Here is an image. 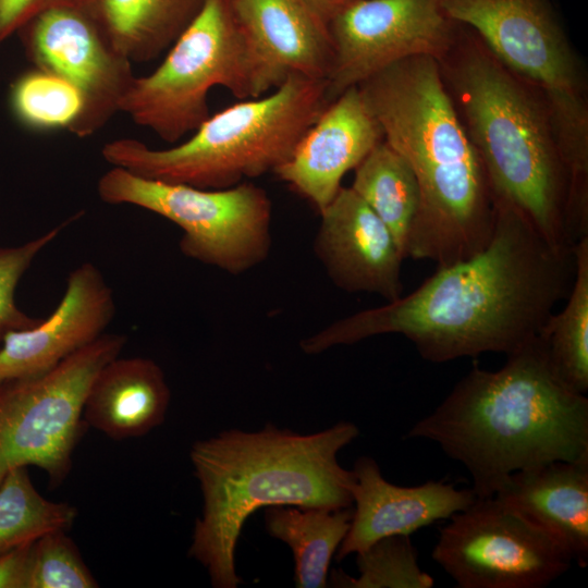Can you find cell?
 I'll list each match as a JSON object with an SVG mask.
<instances>
[{
	"instance_id": "1f68e13d",
	"label": "cell",
	"mask_w": 588,
	"mask_h": 588,
	"mask_svg": "<svg viewBox=\"0 0 588 588\" xmlns=\"http://www.w3.org/2000/svg\"><path fill=\"white\" fill-rule=\"evenodd\" d=\"M327 21L329 20L350 0H307Z\"/></svg>"
},
{
	"instance_id": "7402d4cb",
	"label": "cell",
	"mask_w": 588,
	"mask_h": 588,
	"mask_svg": "<svg viewBox=\"0 0 588 588\" xmlns=\"http://www.w3.org/2000/svg\"><path fill=\"white\" fill-rule=\"evenodd\" d=\"M353 509L269 506L265 511L268 534L292 550L294 583L298 588L327 586L328 569L334 552L346 536Z\"/></svg>"
},
{
	"instance_id": "8992f818",
	"label": "cell",
	"mask_w": 588,
	"mask_h": 588,
	"mask_svg": "<svg viewBox=\"0 0 588 588\" xmlns=\"http://www.w3.org/2000/svg\"><path fill=\"white\" fill-rule=\"evenodd\" d=\"M328 105L326 81L292 75L266 96L210 115L181 144L155 149L119 138L106 143L101 155L145 179L224 189L285 162Z\"/></svg>"
},
{
	"instance_id": "6da1fadb",
	"label": "cell",
	"mask_w": 588,
	"mask_h": 588,
	"mask_svg": "<svg viewBox=\"0 0 588 588\" xmlns=\"http://www.w3.org/2000/svg\"><path fill=\"white\" fill-rule=\"evenodd\" d=\"M575 277L573 249L552 247L514 208L494 203L479 253L437 267L416 290L339 319L301 342L314 355L379 334H401L431 363L518 350L538 335Z\"/></svg>"
},
{
	"instance_id": "277c9868",
	"label": "cell",
	"mask_w": 588,
	"mask_h": 588,
	"mask_svg": "<svg viewBox=\"0 0 588 588\" xmlns=\"http://www.w3.org/2000/svg\"><path fill=\"white\" fill-rule=\"evenodd\" d=\"M350 421L311 434L267 425L195 442L189 452L203 493L188 555L216 588H236L235 548L246 518L260 507L345 509L353 505V470L338 453L358 437Z\"/></svg>"
},
{
	"instance_id": "cb8c5ba5",
	"label": "cell",
	"mask_w": 588,
	"mask_h": 588,
	"mask_svg": "<svg viewBox=\"0 0 588 588\" xmlns=\"http://www.w3.org/2000/svg\"><path fill=\"white\" fill-rule=\"evenodd\" d=\"M575 277L563 309L552 313L538 335L556 376L572 390L588 391V235L573 248Z\"/></svg>"
},
{
	"instance_id": "ffe728a7",
	"label": "cell",
	"mask_w": 588,
	"mask_h": 588,
	"mask_svg": "<svg viewBox=\"0 0 588 588\" xmlns=\"http://www.w3.org/2000/svg\"><path fill=\"white\" fill-rule=\"evenodd\" d=\"M170 399L164 372L155 360L119 355L93 379L83 421L113 440L139 438L163 422Z\"/></svg>"
},
{
	"instance_id": "3957f363",
	"label": "cell",
	"mask_w": 588,
	"mask_h": 588,
	"mask_svg": "<svg viewBox=\"0 0 588 588\" xmlns=\"http://www.w3.org/2000/svg\"><path fill=\"white\" fill-rule=\"evenodd\" d=\"M357 88L383 139L407 161L418 182L420 207L405 259L443 267L482 250L493 232V197L438 60L417 56L397 61Z\"/></svg>"
},
{
	"instance_id": "5b68a950",
	"label": "cell",
	"mask_w": 588,
	"mask_h": 588,
	"mask_svg": "<svg viewBox=\"0 0 588 588\" xmlns=\"http://www.w3.org/2000/svg\"><path fill=\"white\" fill-rule=\"evenodd\" d=\"M438 63L493 203L517 210L552 247L573 249L566 228L568 175L541 96L464 24Z\"/></svg>"
},
{
	"instance_id": "4316f807",
	"label": "cell",
	"mask_w": 588,
	"mask_h": 588,
	"mask_svg": "<svg viewBox=\"0 0 588 588\" xmlns=\"http://www.w3.org/2000/svg\"><path fill=\"white\" fill-rule=\"evenodd\" d=\"M359 576L333 572L335 587L348 588H431L434 579L420 568L418 552L409 536L382 538L356 553Z\"/></svg>"
},
{
	"instance_id": "484cf974",
	"label": "cell",
	"mask_w": 588,
	"mask_h": 588,
	"mask_svg": "<svg viewBox=\"0 0 588 588\" xmlns=\"http://www.w3.org/2000/svg\"><path fill=\"white\" fill-rule=\"evenodd\" d=\"M9 102L13 115L22 125L41 132H70L83 109L82 97L73 85L36 68L14 79Z\"/></svg>"
},
{
	"instance_id": "5bb4252c",
	"label": "cell",
	"mask_w": 588,
	"mask_h": 588,
	"mask_svg": "<svg viewBox=\"0 0 588 588\" xmlns=\"http://www.w3.org/2000/svg\"><path fill=\"white\" fill-rule=\"evenodd\" d=\"M250 66L253 98L290 76L326 81L333 49L328 22L307 0H233Z\"/></svg>"
},
{
	"instance_id": "e0dca14e",
	"label": "cell",
	"mask_w": 588,
	"mask_h": 588,
	"mask_svg": "<svg viewBox=\"0 0 588 588\" xmlns=\"http://www.w3.org/2000/svg\"><path fill=\"white\" fill-rule=\"evenodd\" d=\"M382 140L378 121L354 86L329 102L273 173L320 211L342 187L345 173Z\"/></svg>"
},
{
	"instance_id": "4fadbf2b",
	"label": "cell",
	"mask_w": 588,
	"mask_h": 588,
	"mask_svg": "<svg viewBox=\"0 0 588 588\" xmlns=\"http://www.w3.org/2000/svg\"><path fill=\"white\" fill-rule=\"evenodd\" d=\"M16 35L34 68L63 78L79 93L83 109L70 133L91 136L119 112L135 77L132 62L110 44L82 0L40 11Z\"/></svg>"
},
{
	"instance_id": "7a4b0ae2",
	"label": "cell",
	"mask_w": 588,
	"mask_h": 588,
	"mask_svg": "<svg viewBox=\"0 0 588 588\" xmlns=\"http://www.w3.org/2000/svg\"><path fill=\"white\" fill-rule=\"evenodd\" d=\"M407 438L437 443L489 498L516 471L587 456L588 399L556 376L536 335L498 370L473 367Z\"/></svg>"
},
{
	"instance_id": "2e32d148",
	"label": "cell",
	"mask_w": 588,
	"mask_h": 588,
	"mask_svg": "<svg viewBox=\"0 0 588 588\" xmlns=\"http://www.w3.org/2000/svg\"><path fill=\"white\" fill-rule=\"evenodd\" d=\"M115 315L111 286L86 261L71 271L54 310L33 328L8 333L0 347V381L54 368L105 333Z\"/></svg>"
},
{
	"instance_id": "8fae6325",
	"label": "cell",
	"mask_w": 588,
	"mask_h": 588,
	"mask_svg": "<svg viewBox=\"0 0 588 588\" xmlns=\"http://www.w3.org/2000/svg\"><path fill=\"white\" fill-rule=\"evenodd\" d=\"M431 558L458 588H542L573 564L558 541L495 497L453 514Z\"/></svg>"
},
{
	"instance_id": "f1b7e54d",
	"label": "cell",
	"mask_w": 588,
	"mask_h": 588,
	"mask_svg": "<svg viewBox=\"0 0 588 588\" xmlns=\"http://www.w3.org/2000/svg\"><path fill=\"white\" fill-rule=\"evenodd\" d=\"M78 217L81 213L21 245L0 247V347L8 333L33 328L40 321L19 308L15 290L35 258Z\"/></svg>"
},
{
	"instance_id": "7c38bea8",
	"label": "cell",
	"mask_w": 588,
	"mask_h": 588,
	"mask_svg": "<svg viewBox=\"0 0 588 588\" xmlns=\"http://www.w3.org/2000/svg\"><path fill=\"white\" fill-rule=\"evenodd\" d=\"M460 27L441 0H350L328 22L333 49L326 79L329 102L397 61L440 59Z\"/></svg>"
},
{
	"instance_id": "44dd1931",
	"label": "cell",
	"mask_w": 588,
	"mask_h": 588,
	"mask_svg": "<svg viewBox=\"0 0 588 588\" xmlns=\"http://www.w3.org/2000/svg\"><path fill=\"white\" fill-rule=\"evenodd\" d=\"M207 0H82L110 44L131 62H148L169 49Z\"/></svg>"
},
{
	"instance_id": "30bf717a",
	"label": "cell",
	"mask_w": 588,
	"mask_h": 588,
	"mask_svg": "<svg viewBox=\"0 0 588 588\" xmlns=\"http://www.w3.org/2000/svg\"><path fill=\"white\" fill-rule=\"evenodd\" d=\"M126 342L124 334L105 332L44 373L0 381V483L28 466L44 470L53 487L65 480L88 388Z\"/></svg>"
},
{
	"instance_id": "9c48e42d",
	"label": "cell",
	"mask_w": 588,
	"mask_h": 588,
	"mask_svg": "<svg viewBox=\"0 0 588 588\" xmlns=\"http://www.w3.org/2000/svg\"><path fill=\"white\" fill-rule=\"evenodd\" d=\"M99 198L110 205L146 209L176 224L187 258L238 275L264 262L270 253L272 204L250 182L204 189L138 176L112 167L97 182Z\"/></svg>"
},
{
	"instance_id": "603a6c76",
	"label": "cell",
	"mask_w": 588,
	"mask_h": 588,
	"mask_svg": "<svg viewBox=\"0 0 588 588\" xmlns=\"http://www.w3.org/2000/svg\"><path fill=\"white\" fill-rule=\"evenodd\" d=\"M354 170L351 188L385 224L404 256L420 207V191L412 168L383 139Z\"/></svg>"
},
{
	"instance_id": "ba28073f",
	"label": "cell",
	"mask_w": 588,
	"mask_h": 588,
	"mask_svg": "<svg viewBox=\"0 0 588 588\" xmlns=\"http://www.w3.org/2000/svg\"><path fill=\"white\" fill-rule=\"evenodd\" d=\"M215 86L241 100L253 98L248 56L233 0H207L160 65L134 77L119 112L175 144L210 117L208 94Z\"/></svg>"
},
{
	"instance_id": "d6986e66",
	"label": "cell",
	"mask_w": 588,
	"mask_h": 588,
	"mask_svg": "<svg viewBox=\"0 0 588 588\" xmlns=\"http://www.w3.org/2000/svg\"><path fill=\"white\" fill-rule=\"evenodd\" d=\"M493 497L588 565V455L516 471Z\"/></svg>"
},
{
	"instance_id": "4dcf8cb0",
	"label": "cell",
	"mask_w": 588,
	"mask_h": 588,
	"mask_svg": "<svg viewBox=\"0 0 588 588\" xmlns=\"http://www.w3.org/2000/svg\"><path fill=\"white\" fill-rule=\"evenodd\" d=\"M33 542L0 555V588H27Z\"/></svg>"
},
{
	"instance_id": "52a82bcc",
	"label": "cell",
	"mask_w": 588,
	"mask_h": 588,
	"mask_svg": "<svg viewBox=\"0 0 588 588\" xmlns=\"http://www.w3.org/2000/svg\"><path fill=\"white\" fill-rule=\"evenodd\" d=\"M512 73L541 96L568 175L566 222L588 230V81L550 0H441Z\"/></svg>"
},
{
	"instance_id": "9a60e30c",
	"label": "cell",
	"mask_w": 588,
	"mask_h": 588,
	"mask_svg": "<svg viewBox=\"0 0 588 588\" xmlns=\"http://www.w3.org/2000/svg\"><path fill=\"white\" fill-rule=\"evenodd\" d=\"M320 213L315 253L328 277L348 293L393 302L403 295L405 259L393 235L351 188L341 187Z\"/></svg>"
},
{
	"instance_id": "f546056e",
	"label": "cell",
	"mask_w": 588,
	"mask_h": 588,
	"mask_svg": "<svg viewBox=\"0 0 588 588\" xmlns=\"http://www.w3.org/2000/svg\"><path fill=\"white\" fill-rule=\"evenodd\" d=\"M77 0H0V46L40 11Z\"/></svg>"
},
{
	"instance_id": "ac0fdd59",
	"label": "cell",
	"mask_w": 588,
	"mask_h": 588,
	"mask_svg": "<svg viewBox=\"0 0 588 588\" xmlns=\"http://www.w3.org/2000/svg\"><path fill=\"white\" fill-rule=\"evenodd\" d=\"M352 470L355 509L350 529L336 550L339 561L382 538L411 536L422 527L449 519L477 499L471 488L457 489L443 480L396 486L383 478L376 461L368 456L359 457Z\"/></svg>"
},
{
	"instance_id": "d4e9b609",
	"label": "cell",
	"mask_w": 588,
	"mask_h": 588,
	"mask_svg": "<svg viewBox=\"0 0 588 588\" xmlns=\"http://www.w3.org/2000/svg\"><path fill=\"white\" fill-rule=\"evenodd\" d=\"M77 510L44 498L27 467L11 470L0 483V555L54 530H69Z\"/></svg>"
},
{
	"instance_id": "83f0119b",
	"label": "cell",
	"mask_w": 588,
	"mask_h": 588,
	"mask_svg": "<svg viewBox=\"0 0 588 588\" xmlns=\"http://www.w3.org/2000/svg\"><path fill=\"white\" fill-rule=\"evenodd\" d=\"M98 586L68 530L48 532L33 542L27 588Z\"/></svg>"
}]
</instances>
